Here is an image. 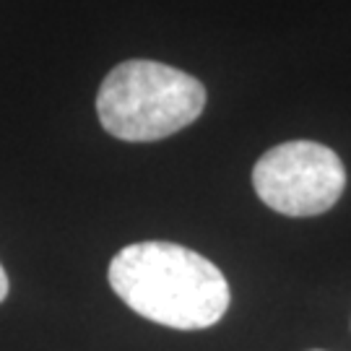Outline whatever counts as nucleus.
Here are the masks:
<instances>
[{
  "label": "nucleus",
  "instance_id": "obj_1",
  "mask_svg": "<svg viewBox=\"0 0 351 351\" xmlns=\"http://www.w3.org/2000/svg\"><path fill=\"white\" fill-rule=\"evenodd\" d=\"M110 287L136 315L177 330L216 326L229 307L224 274L175 242H136L110 263Z\"/></svg>",
  "mask_w": 351,
  "mask_h": 351
},
{
  "label": "nucleus",
  "instance_id": "obj_2",
  "mask_svg": "<svg viewBox=\"0 0 351 351\" xmlns=\"http://www.w3.org/2000/svg\"><path fill=\"white\" fill-rule=\"evenodd\" d=\"M206 107L195 75L156 60H125L112 68L97 94L101 128L120 141H159L188 128Z\"/></svg>",
  "mask_w": 351,
  "mask_h": 351
},
{
  "label": "nucleus",
  "instance_id": "obj_3",
  "mask_svg": "<svg viewBox=\"0 0 351 351\" xmlns=\"http://www.w3.org/2000/svg\"><path fill=\"white\" fill-rule=\"evenodd\" d=\"M258 198L284 216H317L333 208L346 188V169L333 149L289 141L265 151L252 169Z\"/></svg>",
  "mask_w": 351,
  "mask_h": 351
},
{
  "label": "nucleus",
  "instance_id": "obj_4",
  "mask_svg": "<svg viewBox=\"0 0 351 351\" xmlns=\"http://www.w3.org/2000/svg\"><path fill=\"white\" fill-rule=\"evenodd\" d=\"M8 297V276H5V268L0 265V302Z\"/></svg>",
  "mask_w": 351,
  "mask_h": 351
},
{
  "label": "nucleus",
  "instance_id": "obj_5",
  "mask_svg": "<svg viewBox=\"0 0 351 351\" xmlns=\"http://www.w3.org/2000/svg\"><path fill=\"white\" fill-rule=\"evenodd\" d=\"M315 351H317V349H315Z\"/></svg>",
  "mask_w": 351,
  "mask_h": 351
}]
</instances>
